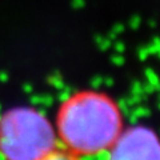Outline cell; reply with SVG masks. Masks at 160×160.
<instances>
[{
    "instance_id": "obj_1",
    "label": "cell",
    "mask_w": 160,
    "mask_h": 160,
    "mask_svg": "<svg viewBox=\"0 0 160 160\" xmlns=\"http://www.w3.org/2000/svg\"><path fill=\"white\" fill-rule=\"evenodd\" d=\"M66 147L75 153L93 155L108 149L122 132L119 108L109 98L84 92L68 99L58 118Z\"/></svg>"
},
{
    "instance_id": "obj_2",
    "label": "cell",
    "mask_w": 160,
    "mask_h": 160,
    "mask_svg": "<svg viewBox=\"0 0 160 160\" xmlns=\"http://www.w3.org/2000/svg\"><path fill=\"white\" fill-rule=\"evenodd\" d=\"M56 147L48 119L28 107H18L0 118V155L4 160H43Z\"/></svg>"
},
{
    "instance_id": "obj_3",
    "label": "cell",
    "mask_w": 160,
    "mask_h": 160,
    "mask_svg": "<svg viewBox=\"0 0 160 160\" xmlns=\"http://www.w3.org/2000/svg\"><path fill=\"white\" fill-rule=\"evenodd\" d=\"M109 148L108 160H160V139L146 127L120 132Z\"/></svg>"
},
{
    "instance_id": "obj_4",
    "label": "cell",
    "mask_w": 160,
    "mask_h": 160,
    "mask_svg": "<svg viewBox=\"0 0 160 160\" xmlns=\"http://www.w3.org/2000/svg\"><path fill=\"white\" fill-rule=\"evenodd\" d=\"M43 160H73L69 155L67 153H63V152H58V151H53L52 153H49L47 158H44Z\"/></svg>"
}]
</instances>
